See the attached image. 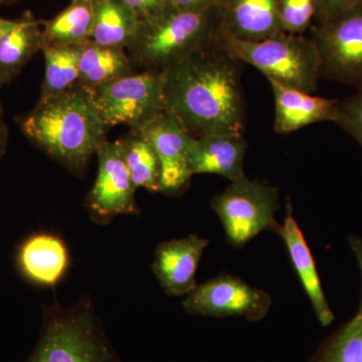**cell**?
I'll list each match as a JSON object with an SVG mask.
<instances>
[{
  "label": "cell",
  "instance_id": "obj_20",
  "mask_svg": "<svg viewBox=\"0 0 362 362\" xmlns=\"http://www.w3.org/2000/svg\"><path fill=\"white\" fill-rule=\"evenodd\" d=\"M44 45V33L40 32L37 21H18L0 39V78L4 84L13 80Z\"/></svg>",
  "mask_w": 362,
  "mask_h": 362
},
{
  "label": "cell",
  "instance_id": "obj_11",
  "mask_svg": "<svg viewBox=\"0 0 362 362\" xmlns=\"http://www.w3.org/2000/svg\"><path fill=\"white\" fill-rule=\"evenodd\" d=\"M151 143L160 163L159 192L173 195L182 192L192 178L189 151L192 136L175 115L162 111L139 127Z\"/></svg>",
  "mask_w": 362,
  "mask_h": 362
},
{
  "label": "cell",
  "instance_id": "obj_21",
  "mask_svg": "<svg viewBox=\"0 0 362 362\" xmlns=\"http://www.w3.org/2000/svg\"><path fill=\"white\" fill-rule=\"evenodd\" d=\"M124 160L136 188L159 192L161 169L158 156L151 143L140 128H131L129 133L118 140Z\"/></svg>",
  "mask_w": 362,
  "mask_h": 362
},
{
  "label": "cell",
  "instance_id": "obj_3",
  "mask_svg": "<svg viewBox=\"0 0 362 362\" xmlns=\"http://www.w3.org/2000/svg\"><path fill=\"white\" fill-rule=\"evenodd\" d=\"M218 4L197 11H169L139 23L128 45L137 71H164L220 40Z\"/></svg>",
  "mask_w": 362,
  "mask_h": 362
},
{
  "label": "cell",
  "instance_id": "obj_17",
  "mask_svg": "<svg viewBox=\"0 0 362 362\" xmlns=\"http://www.w3.org/2000/svg\"><path fill=\"white\" fill-rule=\"evenodd\" d=\"M68 262L65 243L52 233L30 235L16 252V265L21 275L37 285H56L66 273Z\"/></svg>",
  "mask_w": 362,
  "mask_h": 362
},
{
  "label": "cell",
  "instance_id": "obj_32",
  "mask_svg": "<svg viewBox=\"0 0 362 362\" xmlns=\"http://www.w3.org/2000/svg\"><path fill=\"white\" fill-rule=\"evenodd\" d=\"M18 21H9L0 18V39L8 33L9 30H13L14 26L18 25Z\"/></svg>",
  "mask_w": 362,
  "mask_h": 362
},
{
  "label": "cell",
  "instance_id": "obj_9",
  "mask_svg": "<svg viewBox=\"0 0 362 362\" xmlns=\"http://www.w3.org/2000/svg\"><path fill=\"white\" fill-rule=\"evenodd\" d=\"M270 295L232 275H221L197 285L183 301L192 315L245 317L252 322L261 320L270 310Z\"/></svg>",
  "mask_w": 362,
  "mask_h": 362
},
{
  "label": "cell",
  "instance_id": "obj_15",
  "mask_svg": "<svg viewBox=\"0 0 362 362\" xmlns=\"http://www.w3.org/2000/svg\"><path fill=\"white\" fill-rule=\"evenodd\" d=\"M275 99L274 129L279 134L295 132L305 126L332 121L338 116L337 100L313 96L269 80Z\"/></svg>",
  "mask_w": 362,
  "mask_h": 362
},
{
  "label": "cell",
  "instance_id": "obj_30",
  "mask_svg": "<svg viewBox=\"0 0 362 362\" xmlns=\"http://www.w3.org/2000/svg\"><path fill=\"white\" fill-rule=\"evenodd\" d=\"M7 143H8V128H7L6 120H4V108L0 103V160L6 154Z\"/></svg>",
  "mask_w": 362,
  "mask_h": 362
},
{
  "label": "cell",
  "instance_id": "obj_4",
  "mask_svg": "<svg viewBox=\"0 0 362 362\" xmlns=\"http://www.w3.org/2000/svg\"><path fill=\"white\" fill-rule=\"evenodd\" d=\"M25 362H119L94 306L82 298L70 307H45L39 340Z\"/></svg>",
  "mask_w": 362,
  "mask_h": 362
},
{
  "label": "cell",
  "instance_id": "obj_5",
  "mask_svg": "<svg viewBox=\"0 0 362 362\" xmlns=\"http://www.w3.org/2000/svg\"><path fill=\"white\" fill-rule=\"evenodd\" d=\"M221 42L233 58L286 87L313 94L322 77L317 45L302 35L281 33L270 39L246 42L221 33Z\"/></svg>",
  "mask_w": 362,
  "mask_h": 362
},
{
  "label": "cell",
  "instance_id": "obj_13",
  "mask_svg": "<svg viewBox=\"0 0 362 362\" xmlns=\"http://www.w3.org/2000/svg\"><path fill=\"white\" fill-rule=\"evenodd\" d=\"M247 143L243 134L216 133L194 137L190 144V173H211L228 180L245 177L244 158Z\"/></svg>",
  "mask_w": 362,
  "mask_h": 362
},
{
  "label": "cell",
  "instance_id": "obj_22",
  "mask_svg": "<svg viewBox=\"0 0 362 362\" xmlns=\"http://www.w3.org/2000/svg\"><path fill=\"white\" fill-rule=\"evenodd\" d=\"M82 47L44 45L45 76L40 99L68 92L78 85Z\"/></svg>",
  "mask_w": 362,
  "mask_h": 362
},
{
  "label": "cell",
  "instance_id": "obj_2",
  "mask_svg": "<svg viewBox=\"0 0 362 362\" xmlns=\"http://www.w3.org/2000/svg\"><path fill=\"white\" fill-rule=\"evenodd\" d=\"M18 124L28 141L78 176L85 175L90 159L107 141L109 130L89 90L78 85L39 99L32 111L18 119Z\"/></svg>",
  "mask_w": 362,
  "mask_h": 362
},
{
  "label": "cell",
  "instance_id": "obj_18",
  "mask_svg": "<svg viewBox=\"0 0 362 362\" xmlns=\"http://www.w3.org/2000/svg\"><path fill=\"white\" fill-rule=\"evenodd\" d=\"M137 71L122 47H106L89 40L83 45L78 85L90 90Z\"/></svg>",
  "mask_w": 362,
  "mask_h": 362
},
{
  "label": "cell",
  "instance_id": "obj_33",
  "mask_svg": "<svg viewBox=\"0 0 362 362\" xmlns=\"http://www.w3.org/2000/svg\"><path fill=\"white\" fill-rule=\"evenodd\" d=\"M4 81H2V80H1V78H0V89H1V87H2V86H4Z\"/></svg>",
  "mask_w": 362,
  "mask_h": 362
},
{
  "label": "cell",
  "instance_id": "obj_10",
  "mask_svg": "<svg viewBox=\"0 0 362 362\" xmlns=\"http://www.w3.org/2000/svg\"><path fill=\"white\" fill-rule=\"evenodd\" d=\"M98 175L94 187L86 197L90 218L107 225L121 214H138L136 188L124 160L118 140H107L97 151Z\"/></svg>",
  "mask_w": 362,
  "mask_h": 362
},
{
  "label": "cell",
  "instance_id": "obj_19",
  "mask_svg": "<svg viewBox=\"0 0 362 362\" xmlns=\"http://www.w3.org/2000/svg\"><path fill=\"white\" fill-rule=\"evenodd\" d=\"M138 16L122 0H95L90 40L106 47L125 49L137 33Z\"/></svg>",
  "mask_w": 362,
  "mask_h": 362
},
{
  "label": "cell",
  "instance_id": "obj_8",
  "mask_svg": "<svg viewBox=\"0 0 362 362\" xmlns=\"http://www.w3.org/2000/svg\"><path fill=\"white\" fill-rule=\"evenodd\" d=\"M312 40L322 77L362 88V4L318 23Z\"/></svg>",
  "mask_w": 362,
  "mask_h": 362
},
{
  "label": "cell",
  "instance_id": "obj_27",
  "mask_svg": "<svg viewBox=\"0 0 362 362\" xmlns=\"http://www.w3.org/2000/svg\"><path fill=\"white\" fill-rule=\"evenodd\" d=\"M362 4V0H318L317 6L316 21L330 20L343 11H349L352 7Z\"/></svg>",
  "mask_w": 362,
  "mask_h": 362
},
{
  "label": "cell",
  "instance_id": "obj_25",
  "mask_svg": "<svg viewBox=\"0 0 362 362\" xmlns=\"http://www.w3.org/2000/svg\"><path fill=\"white\" fill-rule=\"evenodd\" d=\"M318 0H279L278 11L283 32L301 35L315 18Z\"/></svg>",
  "mask_w": 362,
  "mask_h": 362
},
{
  "label": "cell",
  "instance_id": "obj_16",
  "mask_svg": "<svg viewBox=\"0 0 362 362\" xmlns=\"http://www.w3.org/2000/svg\"><path fill=\"white\" fill-rule=\"evenodd\" d=\"M279 235L284 240L292 265L305 293L310 300L317 319L322 326L330 325L334 321L335 316L324 294L310 247L305 240L301 228L293 218L291 202L289 201L287 202L284 223L281 225Z\"/></svg>",
  "mask_w": 362,
  "mask_h": 362
},
{
  "label": "cell",
  "instance_id": "obj_23",
  "mask_svg": "<svg viewBox=\"0 0 362 362\" xmlns=\"http://www.w3.org/2000/svg\"><path fill=\"white\" fill-rule=\"evenodd\" d=\"M95 0H76L47 23L45 45L83 47L92 37Z\"/></svg>",
  "mask_w": 362,
  "mask_h": 362
},
{
  "label": "cell",
  "instance_id": "obj_7",
  "mask_svg": "<svg viewBox=\"0 0 362 362\" xmlns=\"http://www.w3.org/2000/svg\"><path fill=\"white\" fill-rule=\"evenodd\" d=\"M89 92L108 129L117 125H127L130 129L142 127L165 110L160 71H137Z\"/></svg>",
  "mask_w": 362,
  "mask_h": 362
},
{
  "label": "cell",
  "instance_id": "obj_28",
  "mask_svg": "<svg viewBox=\"0 0 362 362\" xmlns=\"http://www.w3.org/2000/svg\"><path fill=\"white\" fill-rule=\"evenodd\" d=\"M139 18L145 20L154 18L163 13L168 6V0H122Z\"/></svg>",
  "mask_w": 362,
  "mask_h": 362
},
{
  "label": "cell",
  "instance_id": "obj_24",
  "mask_svg": "<svg viewBox=\"0 0 362 362\" xmlns=\"http://www.w3.org/2000/svg\"><path fill=\"white\" fill-rule=\"evenodd\" d=\"M311 362H362V318L356 315L328 337Z\"/></svg>",
  "mask_w": 362,
  "mask_h": 362
},
{
  "label": "cell",
  "instance_id": "obj_12",
  "mask_svg": "<svg viewBox=\"0 0 362 362\" xmlns=\"http://www.w3.org/2000/svg\"><path fill=\"white\" fill-rule=\"evenodd\" d=\"M209 240L197 235L166 240L154 252L152 271L170 296H187L197 287L195 274Z\"/></svg>",
  "mask_w": 362,
  "mask_h": 362
},
{
  "label": "cell",
  "instance_id": "obj_6",
  "mask_svg": "<svg viewBox=\"0 0 362 362\" xmlns=\"http://www.w3.org/2000/svg\"><path fill=\"white\" fill-rule=\"evenodd\" d=\"M278 188L266 181L250 180L247 176L214 195L211 207L223 223L228 244L242 247L263 230L279 233L276 221Z\"/></svg>",
  "mask_w": 362,
  "mask_h": 362
},
{
  "label": "cell",
  "instance_id": "obj_1",
  "mask_svg": "<svg viewBox=\"0 0 362 362\" xmlns=\"http://www.w3.org/2000/svg\"><path fill=\"white\" fill-rule=\"evenodd\" d=\"M240 64L223 47L220 37L162 71L165 110L192 137L243 134L246 113Z\"/></svg>",
  "mask_w": 362,
  "mask_h": 362
},
{
  "label": "cell",
  "instance_id": "obj_26",
  "mask_svg": "<svg viewBox=\"0 0 362 362\" xmlns=\"http://www.w3.org/2000/svg\"><path fill=\"white\" fill-rule=\"evenodd\" d=\"M335 123L362 146V88L351 97L338 101V116Z\"/></svg>",
  "mask_w": 362,
  "mask_h": 362
},
{
  "label": "cell",
  "instance_id": "obj_31",
  "mask_svg": "<svg viewBox=\"0 0 362 362\" xmlns=\"http://www.w3.org/2000/svg\"><path fill=\"white\" fill-rule=\"evenodd\" d=\"M188 7L194 9H204L216 6L220 0H183Z\"/></svg>",
  "mask_w": 362,
  "mask_h": 362
},
{
  "label": "cell",
  "instance_id": "obj_14",
  "mask_svg": "<svg viewBox=\"0 0 362 362\" xmlns=\"http://www.w3.org/2000/svg\"><path fill=\"white\" fill-rule=\"evenodd\" d=\"M279 0H220L221 33L246 42H259L284 33Z\"/></svg>",
  "mask_w": 362,
  "mask_h": 362
},
{
  "label": "cell",
  "instance_id": "obj_29",
  "mask_svg": "<svg viewBox=\"0 0 362 362\" xmlns=\"http://www.w3.org/2000/svg\"><path fill=\"white\" fill-rule=\"evenodd\" d=\"M349 246L351 247L352 252L356 255L357 262H358L359 269L361 272L362 277V238L356 237V235H350L349 238ZM357 316L361 317L362 318V299L361 308L356 314Z\"/></svg>",
  "mask_w": 362,
  "mask_h": 362
}]
</instances>
